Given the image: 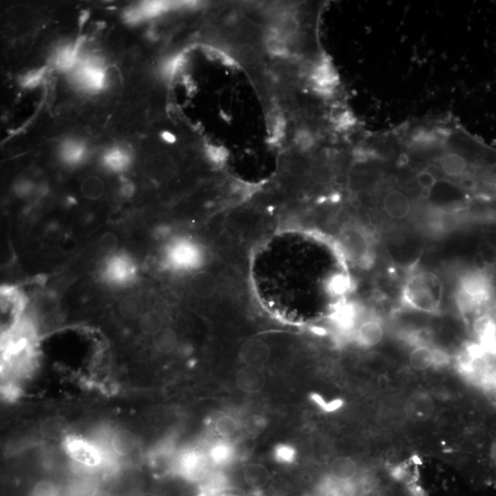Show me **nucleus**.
<instances>
[{"label":"nucleus","mask_w":496,"mask_h":496,"mask_svg":"<svg viewBox=\"0 0 496 496\" xmlns=\"http://www.w3.org/2000/svg\"><path fill=\"white\" fill-rule=\"evenodd\" d=\"M444 293L441 280L429 272L412 276L404 288L406 305L424 312H439Z\"/></svg>","instance_id":"f257e3e1"},{"label":"nucleus","mask_w":496,"mask_h":496,"mask_svg":"<svg viewBox=\"0 0 496 496\" xmlns=\"http://www.w3.org/2000/svg\"><path fill=\"white\" fill-rule=\"evenodd\" d=\"M137 275V266L126 254H114L108 257L103 268V278L108 283L123 286L131 283Z\"/></svg>","instance_id":"f03ea898"},{"label":"nucleus","mask_w":496,"mask_h":496,"mask_svg":"<svg viewBox=\"0 0 496 496\" xmlns=\"http://www.w3.org/2000/svg\"><path fill=\"white\" fill-rule=\"evenodd\" d=\"M68 455L77 463L86 468H97L104 463L105 458L101 449L88 440L70 438L67 440Z\"/></svg>","instance_id":"7ed1b4c3"},{"label":"nucleus","mask_w":496,"mask_h":496,"mask_svg":"<svg viewBox=\"0 0 496 496\" xmlns=\"http://www.w3.org/2000/svg\"><path fill=\"white\" fill-rule=\"evenodd\" d=\"M1 314L4 315L5 327L7 331L16 325L23 317L26 307V299L21 291L14 287L3 286L0 291Z\"/></svg>","instance_id":"20e7f679"},{"label":"nucleus","mask_w":496,"mask_h":496,"mask_svg":"<svg viewBox=\"0 0 496 496\" xmlns=\"http://www.w3.org/2000/svg\"><path fill=\"white\" fill-rule=\"evenodd\" d=\"M167 260L174 268L192 269L200 263L201 252L198 248L191 242L178 241L167 249Z\"/></svg>","instance_id":"39448f33"},{"label":"nucleus","mask_w":496,"mask_h":496,"mask_svg":"<svg viewBox=\"0 0 496 496\" xmlns=\"http://www.w3.org/2000/svg\"><path fill=\"white\" fill-rule=\"evenodd\" d=\"M460 291L480 306L491 297L492 285L485 273L471 271L461 278Z\"/></svg>","instance_id":"423d86ee"},{"label":"nucleus","mask_w":496,"mask_h":496,"mask_svg":"<svg viewBox=\"0 0 496 496\" xmlns=\"http://www.w3.org/2000/svg\"><path fill=\"white\" fill-rule=\"evenodd\" d=\"M206 458L201 452L190 451L183 453L176 463V470L184 478L203 480L205 475Z\"/></svg>","instance_id":"0eeeda50"},{"label":"nucleus","mask_w":496,"mask_h":496,"mask_svg":"<svg viewBox=\"0 0 496 496\" xmlns=\"http://www.w3.org/2000/svg\"><path fill=\"white\" fill-rule=\"evenodd\" d=\"M239 358L246 366L260 368L269 361L271 349L265 341L259 339H248L241 346Z\"/></svg>","instance_id":"6e6552de"},{"label":"nucleus","mask_w":496,"mask_h":496,"mask_svg":"<svg viewBox=\"0 0 496 496\" xmlns=\"http://www.w3.org/2000/svg\"><path fill=\"white\" fill-rule=\"evenodd\" d=\"M358 474V464L349 456L337 457L330 464L329 478L339 485H353Z\"/></svg>","instance_id":"1a4fd4ad"},{"label":"nucleus","mask_w":496,"mask_h":496,"mask_svg":"<svg viewBox=\"0 0 496 496\" xmlns=\"http://www.w3.org/2000/svg\"><path fill=\"white\" fill-rule=\"evenodd\" d=\"M341 244L346 255L356 261L363 260L368 255L370 243L367 237L361 231L349 229L344 232L341 237Z\"/></svg>","instance_id":"9d476101"},{"label":"nucleus","mask_w":496,"mask_h":496,"mask_svg":"<svg viewBox=\"0 0 496 496\" xmlns=\"http://www.w3.org/2000/svg\"><path fill=\"white\" fill-rule=\"evenodd\" d=\"M235 383L238 388L244 393H257L264 389L266 375L259 367L246 366L237 371Z\"/></svg>","instance_id":"9b49d317"},{"label":"nucleus","mask_w":496,"mask_h":496,"mask_svg":"<svg viewBox=\"0 0 496 496\" xmlns=\"http://www.w3.org/2000/svg\"><path fill=\"white\" fill-rule=\"evenodd\" d=\"M242 478L247 487L253 491H260L271 482V474L265 465L251 463L244 468Z\"/></svg>","instance_id":"f8f14e48"},{"label":"nucleus","mask_w":496,"mask_h":496,"mask_svg":"<svg viewBox=\"0 0 496 496\" xmlns=\"http://www.w3.org/2000/svg\"><path fill=\"white\" fill-rule=\"evenodd\" d=\"M111 451L119 457H129L136 451L138 439L129 429H118L110 439Z\"/></svg>","instance_id":"ddd939ff"},{"label":"nucleus","mask_w":496,"mask_h":496,"mask_svg":"<svg viewBox=\"0 0 496 496\" xmlns=\"http://www.w3.org/2000/svg\"><path fill=\"white\" fill-rule=\"evenodd\" d=\"M386 215L393 219H404L410 213V201L404 192L395 191L386 195L383 201Z\"/></svg>","instance_id":"4468645a"},{"label":"nucleus","mask_w":496,"mask_h":496,"mask_svg":"<svg viewBox=\"0 0 496 496\" xmlns=\"http://www.w3.org/2000/svg\"><path fill=\"white\" fill-rule=\"evenodd\" d=\"M441 361L442 358L439 353L427 346L415 347L409 356V363L412 368L417 371L429 370Z\"/></svg>","instance_id":"2eb2a0df"},{"label":"nucleus","mask_w":496,"mask_h":496,"mask_svg":"<svg viewBox=\"0 0 496 496\" xmlns=\"http://www.w3.org/2000/svg\"><path fill=\"white\" fill-rule=\"evenodd\" d=\"M356 339L361 345L373 346L383 339V328L380 322L368 320L361 325L356 333Z\"/></svg>","instance_id":"dca6fc26"},{"label":"nucleus","mask_w":496,"mask_h":496,"mask_svg":"<svg viewBox=\"0 0 496 496\" xmlns=\"http://www.w3.org/2000/svg\"><path fill=\"white\" fill-rule=\"evenodd\" d=\"M191 291L200 298H209L217 289L215 278L209 272H200L191 278Z\"/></svg>","instance_id":"f3484780"},{"label":"nucleus","mask_w":496,"mask_h":496,"mask_svg":"<svg viewBox=\"0 0 496 496\" xmlns=\"http://www.w3.org/2000/svg\"><path fill=\"white\" fill-rule=\"evenodd\" d=\"M119 311L124 319L129 321L139 320L145 314L144 303L141 298L130 294L123 297L120 302Z\"/></svg>","instance_id":"a211bd4d"},{"label":"nucleus","mask_w":496,"mask_h":496,"mask_svg":"<svg viewBox=\"0 0 496 496\" xmlns=\"http://www.w3.org/2000/svg\"><path fill=\"white\" fill-rule=\"evenodd\" d=\"M442 171L449 176H463L468 169L467 161L461 154H448L440 159Z\"/></svg>","instance_id":"6ab92c4d"},{"label":"nucleus","mask_w":496,"mask_h":496,"mask_svg":"<svg viewBox=\"0 0 496 496\" xmlns=\"http://www.w3.org/2000/svg\"><path fill=\"white\" fill-rule=\"evenodd\" d=\"M178 336L170 328H164L153 337V345L157 351L162 354H169L178 346Z\"/></svg>","instance_id":"aec40b11"},{"label":"nucleus","mask_w":496,"mask_h":496,"mask_svg":"<svg viewBox=\"0 0 496 496\" xmlns=\"http://www.w3.org/2000/svg\"><path fill=\"white\" fill-rule=\"evenodd\" d=\"M235 454L234 446L229 442L220 441L210 448L209 458L213 463L222 466L230 463Z\"/></svg>","instance_id":"412c9836"},{"label":"nucleus","mask_w":496,"mask_h":496,"mask_svg":"<svg viewBox=\"0 0 496 496\" xmlns=\"http://www.w3.org/2000/svg\"><path fill=\"white\" fill-rule=\"evenodd\" d=\"M139 328L145 336H156L161 330L164 329L163 319L156 312H145V314L139 319Z\"/></svg>","instance_id":"4be33fe9"},{"label":"nucleus","mask_w":496,"mask_h":496,"mask_svg":"<svg viewBox=\"0 0 496 496\" xmlns=\"http://www.w3.org/2000/svg\"><path fill=\"white\" fill-rule=\"evenodd\" d=\"M215 429L222 438H230L237 433L238 422L232 415H223L216 420Z\"/></svg>","instance_id":"5701e85b"},{"label":"nucleus","mask_w":496,"mask_h":496,"mask_svg":"<svg viewBox=\"0 0 496 496\" xmlns=\"http://www.w3.org/2000/svg\"><path fill=\"white\" fill-rule=\"evenodd\" d=\"M64 429L63 420L59 418H48L40 427V432L43 438L52 439H57L63 433Z\"/></svg>","instance_id":"b1692460"},{"label":"nucleus","mask_w":496,"mask_h":496,"mask_svg":"<svg viewBox=\"0 0 496 496\" xmlns=\"http://www.w3.org/2000/svg\"><path fill=\"white\" fill-rule=\"evenodd\" d=\"M81 79L88 88L98 89L103 86L104 74L98 68L86 67L83 70Z\"/></svg>","instance_id":"393cba45"},{"label":"nucleus","mask_w":496,"mask_h":496,"mask_svg":"<svg viewBox=\"0 0 496 496\" xmlns=\"http://www.w3.org/2000/svg\"><path fill=\"white\" fill-rule=\"evenodd\" d=\"M59 487L60 486L51 480H40L33 485L30 496H57Z\"/></svg>","instance_id":"a878e982"},{"label":"nucleus","mask_w":496,"mask_h":496,"mask_svg":"<svg viewBox=\"0 0 496 496\" xmlns=\"http://www.w3.org/2000/svg\"><path fill=\"white\" fill-rule=\"evenodd\" d=\"M128 157L120 150L108 152L106 157H105V164L111 169L115 170V171L123 170L124 167L128 165Z\"/></svg>","instance_id":"bb28decb"},{"label":"nucleus","mask_w":496,"mask_h":496,"mask_svg":"<svg viewBox=\"0 0 496 496\" xmlns=\"http://www.w3.org/2000/svg\"><path fill=\"white\" fill-rule=\"evenodd\" d=\"M274 457L278 463L283 464L293 463L296 458V451L293 446L281 444L276 446Z\"/></svg>","instance_id":"cd10ccee"},{"label":"nucleus","mask_w":496,"mask_h":496,"mask_svg":"<svg viewBox=\"0 0 496 496\" xmlns=\"http://www.w3.org/2000/svg\"><path fill=\"white\" fill-rule=\"evenodd\" d=\"M83 147L79 145H68L64 149L63 157L64 160L69 163H77L83 157Z\"/></svg>","instance_id":"c85d7f7f"},{"label":"nucleus","mask_w":496,"mask_h":496,"mask_svg":"<svg viewBox=\"0 0 496 496\" xmlns=\"http://www.w3.org/2000/svg\"><path fill=\"white\" fill-rule=\"evenodd\" d=\"M84 194L89 198H98L101 196L102 186L96 179H91L85 183L83 187Z\"/></svg>","instance_id":"c756f323"},{"label":"nucleus","mask_w":496,"mask_h":496,"mask_svg":"<svg viewBox=\"0 0 496 496\" xmlns=\"http://www.w3.org/2000/svg\"><path fill=\"white\" fill-rule=\"evenodd\" d=\"M417 182L422 188H426V190H429V188H432L434 186L436 185V179L432 173L429 171H423L418 174Z\"/></svg>","instance_id":"7c9ffc66"},{"label":"nucleus","mask_w":496,"mask_h":496,"mask_svg":"<svg viewBox=\"0 0 496 496\" xmlns=\"http://www.w3.org/2000/svg\"><path fill=\"white\" fill-rule=\"evenodd\" d=\"M43 71H38V72H33L26 77L25 79V85L26 86H35L38 84L40 79H42Z\"/></svg>","instance_id":"2f4dec72"},{"label":"nucleus","mask_w":496,"mask_h":496,"mask_svg":"<svg viewBox=\"0 0 496 496\" xmlns=\"http://www.w3.org/2000/svg\"><path fill=\"white\" fill-rule=\"evenodd\" d=\"M346 288V281L345 278L342 277L337 278V280H334V290L337 291V293H342V291H345Z\"/></svg>","instance_id":"473e14b6"},{"label":"nucleus","mask_w":496,"mask_h":496,"mask_svg":"<svg viewBox=\"0 0 496 496\" xmlns=\"http://www.w3.org/2000/svg\"><path fill=\"white\" fill-rule=\"evenodd\" d=\"M138 496H161V495H158L157 492H142V494L139 495Z\"/></svg>","instance_id":"72a5a7b5"},{"label":"nucleus","mask_w":496,"mask_h":496,"mask_svg":"<svg viewBox=\"0 0 496 496\" xmlns=\"http://www.w3.org/2000/svg\"><path fill=\"white\" fill-rule=\"evenodd\" d=\"M490 315H491L492 319L496 322V302L494 303V305H492V314Z\"/></svg>","instance_id":"f704fd0d"},{"label":"nucleus","mask_w":496,"mask_h":496,"mask_svg":"<svg viewBox=\"0 0 496 496\" xmlns=\"http://www.w3.org/2000/svg\"><path fill=\"white\" fill-rule=\"evenodd\" d=\"M164 136H165L166 140L169 141V142H173V141H174L173 136L169 135V133H165V135H164Z\"/></svg>","instance_id":"c9c22d12"}]
</instances>
